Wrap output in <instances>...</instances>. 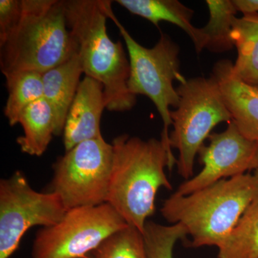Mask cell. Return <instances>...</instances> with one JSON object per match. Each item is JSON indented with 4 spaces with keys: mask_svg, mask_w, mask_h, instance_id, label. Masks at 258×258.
I'll return each mask as SVG.
<instances>
[{
    "mask_svg": "<svg viewBox=\"0 0 258 258\" xmlns=\"http://www.w3.org/2000/svg\"><path fill=\"white\" fill-rule=\"evenodd\" d=\"M111 144L113 165L106 203L143 233L147 219L155 212L158 191L172 189L164 169L172 170L177 160L161 139L144 140L122 134Z\"/></svg>",
    "mask_w": 258,
    "mask_h": 258,
    "instance_id": "1",
    "label": "cell"
},
{
    "mask_svg": "<svg viewBox=\"0 0 258 258\" xmlns=\"http://www.w3.org/2000/svg\"><path fill=\"white\" fill-rule=\"evenodd\" d=\"M105 0H64L66 21L77 43L85 76L104 88L110 111L132 109L137 97L129 91L130 62L121 42L108 36Z\"/></svg>",
    "mask_w": 258,
    "mask_h": 258,
    "instance_id": "2",
    "label": "cell"
},
{
    "mask_svg": "<svg viewBox=\"0 0 258 258\" xmlns=\"http://www.w3.org/2000/svg\"><path fill=\"white\" fill-rule=\"evenodd\" d=\"M257 198L258 185L247 173L189 195L172 194L163 203L161 213L171 225L184 227L192 247H219Z\"/></svg>",
    "mask_w": 258,
    "mask_h": 258,
    "instance_id": "3",
    "label": "cell"
},
{
    "mask_svg": "<svg viewBox=\"0 0 258 258\" xmlns=\"http://www.w3.org/2000/svg\"><path fill=\"white\" fill-rule=\"evenodd\" d=\"M77 53L64 0H23L18 26L0 45V69L5 77L27 71L44 74Z\"/></svg>",
    "mask_w": 258,
    "mask_h": 258,
    "instance_id": "4",
    "label": "cell"
},
{
    "mask_svg": "<svg viewBox=\"0 0 258 258\" xmlns=\"http://www.w3.org/2000/svg\"><path fill=\"white\" fill-rule=\"evenodd\" d=\"M106 11L119 30L124 40L130 62L128 81L129 91L134 96L148 97L155 105L163 121L161 142L170 154L172 153L169 142V128L172 126L170 106L177 108L180 102L179 93L174 82L184 83L186 79L180 72L179 47L164 33L151 48L140 45L118 21L111 8V2L106 1Z\"/></svg>",
    "mask_w": 258,
    "mask_h": 258,
    "instance_id": "5",
    "label": "cell"
},
{
    "mask_svg": "<svg viewBox=\"0 0 258 258\" xmlns=\"http://www.w3.org/2000/svg\"><path fill=\"white\" fill-rule=\"evenodd\" d=\"M176 91L180 102L177 108L171 111L173 129L169 142L171 149L179 152L178 173L188 180L193 176L195 158L204 142L216 125L230 123L232 115L212 76L186 80Z\"/></svg>",
    "mask_w": 258,
    "mask_h": 258,
    "instance_id": "6",
    "label": "cell"
},
{
    "mask_svg": "<svg viewBox=\"0 0 258 258\" xmlns=\"http://www.w3.org/2000/svg\"><path fill=\"white\" fill-rule=\"evenodd\" d=\"M113 155V146L103 137L77 144L53 164L50 191L67 211L106 203Z\"/></svg>",
    "mask_w": 258,
    "mask_h": 258,
    "instance_id": "7",
    "label": "cell"
},
{
    "mask_svg": "<svg viewBox=\"0 0 258 258\" xmlns=\"http://www.w3.org/2000/svg\"><path fill=\"white\" fill-rule=\"evenodd\" d=\"M108 203L68 210L60 222L37 232L33 258H80L128 226Z\"/></svg>",
    "mask_w": 258,
    "mask_h": 258,
    "instance_id": "8",
    "label": "cell"
},
{
    "mask_svg": "<svg viewBox=\"0 0 258 258\" xmlns=\"http://www.w3.org/2000/svg\"><path fill=\"white\" fill-rule=\"evenodd\" d=\"M67 212L57 194L38 192L23 172L0 181V258H10L27 231L55 225Z\"/></svg>",
    "mask_w": 258,
    "mask_h": 258,
    "instance_id": "9",
    "label": "cell"
},
{
    "mask_svg": "<svg viewBox=\"0 0 258 258\" xmlns=\"http://www.w3.org/2000/svg\"><path fill=\"white\" fill-rule=\"evenodd\" d=\"M199 151L203 169L179 185L176 193L186 195L222 179L247 174L258 166V142L244 137L231 120L221 133L212 134Z\"/></svg>",
    "mask_w": 258,
    "mask_h": 258,
    "instance_id": "10",
    "label": "cell"
},
{
    "mask_svg": "<svg viewBox=\"0 0 258 258\" xmlns=\"http://www.w3.org/2000/svg\"><path fill=\"white\" fill-rule=\"evenodd\" d=\"M106 108L104 88L101 83L85 76L70 108L64 123L66 152L86 141L102 138V113Z\"/></svg>",
    "mask_w": 258,
    "mask_h": 258,
    "instance_id": "11",
    "label": "cell"
},
{
    "mask_svg": "<svg viewBox=\"0 0 258 258\" xmlns=\"http://www.w3.org/2000/svg\"><path fill=\"white\" fill-rule=\"evenodd\" d=\"M211 76L241 133L258 142V88L239 79L230 60L218 61Z\"/></svg>",
    "mask_w": 258,
    "mask_h": 258,
    "instance_id": "12",
    "label": "cell"
},
{
    "mask_svg": "<svg viewBox=\"0 0 258 258\" xmlns=\"http://www.w3.org/2000/svg\"><path fill=\"white\" fill-rule=\"evenodd\" d=\"M83 73L79 52L69 60L42 74L43 98L55 118V136L63 134L64 123Z\"/></svg>",
    "mask_w": 258,
    "mask_h": 258,
    "instance_id": "13",
    "label": "cell"
},
{
    "mask_svg": "<svg viewBox=\"0 0 258 258\" xmlns=\"http://www.w3.org/2000/svg\"><path fill=\"white\" fill-rule=\"evenodd\" d=\"M117 4L132 14L147 20L159 27L161 22L175 25L190 37L198 53L201 52L200 28L191 24L194 11L178 0H117Z\"/></svg>",
    "mask_w": 258,
    "mask_h": 258,
    "instance_id": "14",
    "label": "cell"
},
{
    "mask_svg": "<svg viewBox=\"0 0 258 258\" xmlns=\"http://www.w3.org/2000/svg\"><path fill=\"white\" fill-rule=\"evenodd\" d=\"M18 123L24 132L17 139L22 152L30 156H42L55 133V118L48 102L42 98L32 103L22 112Z\"/></svg>",
    "mask_w": 258,
    "mask_h": 258,
    "instance_id": "15",
    "label": "cell"
},
{
    "mask_svg": "<svg viewBox=\"0 0 258 258\" xmlns=\"http://www.w3.org/2000/svg\"><path fill=\"white\" fill-rule=\"evenodd\" d=\"M231 36L237 51L234 72L244 82L258 88V14L236 17Z\"/></svg>",
    "mask_w": 258,
    "mask_h": 258,
    "instance_id": "16",
    "label": "cell"
},
{
    "mask_svg": "<svg viewBox=\"0 0 258 258\" xmlns=\"http://www.w3.org/2000/svg\"><path fill=\"white\" fill-rule=\"evenodd\" d=\"M210 19L208 24L200 28L201 51L213 52L230 50L234 45L232 29L237 11L232 0H207Z\"/></svg>",
    "mask_w": 258,
    "mask_h": 258,
    "instance_id": "17",
    "label": "cell"
},
{
    "mask_svg": "<svg viewBox=\"0 0 258 258\" xmlns=\"http://www.w3.org/2000/svg\"><path fill=\"white\" fill-rule=\"evenodd\" d=\"M218 249V258H258V198Z\"/></svg>",
    "mask_w": 258,
    "mask_h": 258,
    "instance_id": "18",
    "label": "cell"
},
{
    "mask_svg": "<svg viewBox=\"0 0 258 258\" xmlns=\"http://www.w3.org/2000/svg\"><path fill=\"white\" fill-rule=\"evenodd\" d=\"M42 74L27 71L5 77L8 96L4 113L12 126L18 124L19 118L27 107L43 98Z\"/></svg>",
    "mask_w": 258,
    "mask_h": 258,
    "instance_id": "19",
    "label": "cell"
},
{
    "mask_svg": "<svg viewBox=\"0 0 258 258\" xmlns=\"http://www.w3.org/2000/svg\"><path fill=\"white\" fill-rule=\"evenodd\" d=\"M93 252L95 258H148L143 233L129 225L110 236Z\"/></svg>",
    "mask_w": 258,
    "mask_h": 258,
    "instance_id": "20",
    "label": "cell"
},
{
    "mask_svg": "<svg viewBox=\"0 0 258 258\" xmlns=\"http://www.w3.org/2000/svg\"><path fill=\"white\" fill-rule=\"evenodd\" d=\"M186 236V230L180 224L162 225L147 221L143 237L148 258H174V245Z\"/></svg>",
    "mask_w": 258,
    "mask_h": 258,
    "instance_id": "21",
    "label": "cell"
},
{
    "mask_svg": "<svg viewBox=\"0 0 258 258\" xmlns=\"http://www.w3.org/2000/svg\"><path fill=\"white\" fill-rule=\"evenodd\" d=\"M23 13V0L0 1V45L18 26Z\"/></svg>",
    "mask_w": 258,
    "mask_h": 258,
    "instance_id": "22",
    "label": "cell"
},
{
    "mask_svg": "<svg viewBox=\"0 0 258 258\" xmlns=\"http://www.w3.org/2000/svg\"><path fill=\"white\" fill-rule=\"evenodd\" d=\"M237 13L243 15L258 14V0H232Z\"/></svg>",
    "mask_w": 258,
    "mask_h": 258,
    "instance_id": "23",
    "label": "cell"
},
{
    "mask_svg": "<svg viewBox=\"0 0 258 258\" xmlns=\"http://www.w3.org/2000/svg\"><path fill=\"white\" fill-rule=\"evenodd\" d=\"M252 176H253L254 179L255 180L256 183H257V184L258 185V166L257 167L254 169Z\"/></svg>",
    "mask_w": 258,
    "mask_h": 258,
    "instance_id": "24",
    "label": "cell"
},
{
    "mask_svg": "<svg viewBox=\"0 0 258 258\" xmlns=\"http://www.w3.org/2000/svg\"><path fill=\"white\" fill-rule=\"evenodd\" d=\"M80 258H95V257H90V256H88V255L85 256V257H80Z\"/></svg>",
    "mask_w": 258,
    "mask_h": 258,
    "instance_id": "25",
    "label": "cell"
}]
</instances>
